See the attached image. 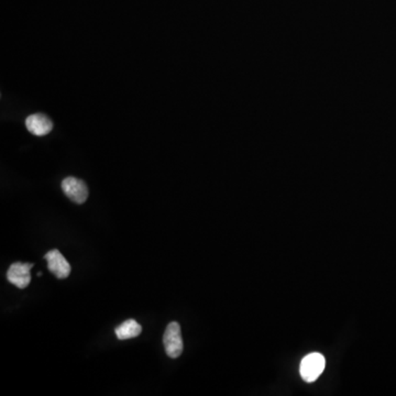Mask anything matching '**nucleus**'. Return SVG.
<instances>
[{"label": "nucleus", "mask_w": 396, "mask_h": 396, "mask_svg": "<svg viewBox=\"0 0 396 396\" xmlns=\"http://www.w3.org/2000/svg\"><path fill=\"white\" fill-rule=\"evenodd\" d=\"M325 366L326 360L323 355L318 354V352L308 355L300 362V376L304 381L308 382V383L315 382L323 373Z\"/></svg>", "instance_id": "obj_1"}, {"label": "nucleus", "mask_w": 396, "mask_h": 396, "mask_svg": "<svg viewBox=\"0 0 396 396\" xmlns=\"http://www.w3.org/2000/svg\"><path fill=\"white\" fill-rule=\"evenodd\" d=\"M165 352L172 359L179 358L183 352V339L181 326L177 321H172L167 325L163 336Z\"/></svg>", "instance_id": "obj_2"}, {"label": "nucleus", "mask_w": 396, "mask_h": 396, "mask_svg": "<svg viewBox=\"0 0 396 396\" xmlns=\"http://www.w3.org/2000/svg\"><path fill=\"white\" fill-rule=\"evenodd\" d=\"M62 189L64 194L76 204H83L89 197L87 185L82 179L76 177H66L62 182Z\"/></svg>", "instance_id": "obj_3"}, {"label": "nucleus", "mask_w": 396, "mask_h": 396, "mask_svg": "<svg viewBox=\"0 0 396 396\" xmlns=\"http://www.w3.org/2000/svg\"><path fill=\"white\" fill-rule=\"evenodd\" d=\"M32 267V263H13L7 272L8 281L18 288H27L31 282L30 271Z\"/></svg>", "instance_id": "obj_4"}, {"label": "nucleus", "mask_w": 396, "mask_h": 396, "mask_svg": "<svg viewBox=\"0 0 396 396\" xmlns=\"http://www.w3.org/2000/svg\"><path fill=\"white\" fill-rule=\"evenodd\" d=\"M44 259L48 262L49 270L53 273L56 278L61 279V280L68 278V275L71 273V265L60 251L56 249L49 251L44 255Z\"/></svg>", "instance_id": "obj_5"}, {"label": "nucleus", "mask_w": 396, "mask_h": 396, "mask_svg": "<svg viewBox=\"0 0 396 396\" xmlns=\"http://www.w3.org/2000/svg\"><path fill=\"white\" fill-rule=\"evenodd\" d=\"M25 127L34 136H43L50 134L53 129V122L43 114L30 115L25 119Z\"/></svg>", "instance_id": "obj_6"}, {"label": "nucleus", "mask_w": 396, "mask_h": 396, "mask_svg": "<svg viewBox=\"0 0 396 396\" xmlns=\"http://www.w3.org/2000/svg\"><path fill=\"white\" fill-rule=\"evenodd\" d=\"M142 327L139 323H136L134 319H128L124 321L122 325L117 327L116 333L117 338L119 340H127V339L134 338L141 333Z\"/></svg>", "instance_id": "obj_7"}, {"label": "nucleus", "mask_w": 396, "mask_h": 396, "mask_svg": "<svg viewBox=\"0 0 396 396\" xmlns=\"http://www.w3.org/2000/svg\"><path fill=\"white\" fill-rule=\"evenodd\" d=\"M42 275V272H38V276H41Z\"/></svg>", "instance_id": "obj_8"}]
</instances>
